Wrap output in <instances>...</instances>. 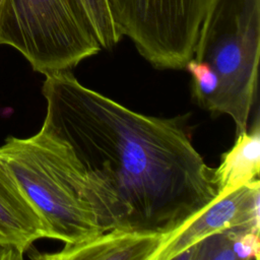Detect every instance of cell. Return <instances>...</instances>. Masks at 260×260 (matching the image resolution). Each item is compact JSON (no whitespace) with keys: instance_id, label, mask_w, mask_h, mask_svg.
<instances>
[{"instance_id":"6da1fadb","label":"cell","mask_w":260,"mask_h":260,"mask_svg":"<svg viewBox=\"0 0 260 260\" xmlns=\"http://www.w3.org/2000/svg\"><path fill=\"white\" fill-rule=\"evenodd\" d=\"M40 129L64 143L98 194L100 225L167 235L217 196L213 169L181 116L134 112L81 84L71 70L46 75Z\"/></svg>"},{"instance_id":"7a4b0ae2","label":"cell","mask_w":260,"mask_h":260,"mask_svg":"<svg viewBox=\"0 0 260 260\" xmlns=\"http://www.w3.org/2000/svg\"><path fill=\"white\" fill-rule=\"evenodd\" d=\"M0 155L42 216L50 239L72 244L104 232L98 194L64 143L40 130L26 138L7 137Z\"/></svg>"},{"instance_id":"3957f363","label":"cell","mask_w":260,"mask_h":260,"mask_svg":"<svg viewBox=\"0 0 260 260\" xmlns=\"http://www.w3.org/2000/svg\"><path fill=\"white\" fill-rule=\"evenodd\" d=\"M259 55L260 0H207L193 58L217 74L208 111L231 116L237 135L257 101Z\"/></svg>"},{"instance_id":"277c9868","label":"cell","mask_w":260,"mask_h":260,"mask_svg":"<svg viewBox=\"0 0 260 260\" xmlns=\"http://www.w3.org/2000/svg\"><path fill=\"white\" fill-rule=\"evenodd\" d=\"M0 45L17 50L45 76L71 70L102 50L70 0H3Z\"/></svg>"},{"instance_id":"5b68a950","label":"cell","mask_w":260,"mask_h":260,"mask_svg":"<svg viewBox=\"0 0 260 260\" xmlns=\"http://www.w3.org/2000/svg\"><path fill=\"white\" fill-rule=\"evenodd\" d=\"M116 26L157 69L193 58L207 0H110Z\"/></svg>"},{"instance_id":"8992f818","label":"cell","mask_w":260,"mask_h":260,"mask_svg":"<svg viewBox=\"0 0 260 260\" xmlns=\"http://www.w3.org/2000/svg\"><path fill=\"white\" fill-rule=\"evenodd\" d=\"M260 182L256 180L216 196L164 239L151 260H171L203 239L232 229L259 231Z\"/></svg>"},{"instance_id":"52a82bcc","label":"cell","mask_w":260,"mask_h":260,"mask_svg":"<svg viewBox=\"0 0 260 260\" xmlns=\"http://www.w3.org/2000/svg\"><path fill=\"white\" fill-rule=\"evenodd\" d=\"M43 238L50 239V234L42 216L0 155V248L23 257Z\"/></svg>"},{"instance_id":"ba28073f","label":"cell","mask_w":260,"mask_h":260,"mask_svg":"<svg viewBox=\"0 0 260 260\" xmlns=\"http://www.w3.org/2000/svg\"><path fill=\"white\" fill-rule=\"evenodd\" d=\"M164 235L114 229L65 244L57 253L34 256L50 260H151Z\"/></svg>"},{"instance_id":"9c48e42d","label":"cell","mask_w":260,"mask_h":260,"mask_svg":"<svg viewBox=\"0 0 260 260\" xmlns=\"http://www.w3.org/2000/svg\"><path fill=\"white\" fill-rule=\"evenodd\" d=\"M260 172V128L256 121L251 131L237 135L235 144L222 153L221 161L213 169V181L217 196L259 180Z\"/></svg>"},{"instance_id":"30bf717a","label":"cell","mask_w":260,"mask_h":260,"mask_svg":"<svg viewBox=\"0 0 260 260\" xmlns=\"http://www.w3.org/2000/svg\"><path fill=\"white\" fill-rule=\"evenodd\" d=\"M76 12L93 34L102 49H112L121 40L110 0H70Z\"/></svg>"},{"instance_id":"8fae6325","label":"cell","mask_w":260,"mask_h":260,"mask_svg":"<svg viewBox=\"0 0 260 260\" xmlns=\"http://www.w3.org/2000/svg\"><path fill=\"white\" fill-rule=\"evenodd\" d=\"M184 69L192 75L194 100L201 108L208 110L219 86L217 74L208 64L194 58L187 62Z\"/></svg>"},{"instance_id":"7c38bea8","label":"cell","mask_w":260,"mask_h":260,"mask_svg":"<svg viewBox=\"0 0 260 260\" xmlns=\"http://www.w3.org/2000/svg\"><path fill=\"white\" fill-rule=\"evenodd\" d=\"M232 250L238 260H259V231L232 229L229 230Z\"/></svg>"},{"instance_id":"4fadbf2b","label":"cell","mask_w":260,"mask_h":260,"mask_svg":"<svg viewBox=\"0 0 260 260\" xmlns=\"http://www.w3.org/2000/svg\"><path fill=\"white\" fill-rule=\"evenodd\" d=\"M16 259H22V256H20L18 253H16L13 250L0 248V260H16Z\"/></svg>"},{"instance_id":"5bb4252c","label":"cell","mask_w":260,"mask_h":260,"mask_svg":"<svg viewBox=\"0 0 260 260\" xmlns=\"http://www.w3.org/2000/svg\"><path fill=\"white\" fill-rule=\"evenodd\" d=\"M2 1H3V0H0V7H1V4H2Z\"/></svg>"}]
</instances>
